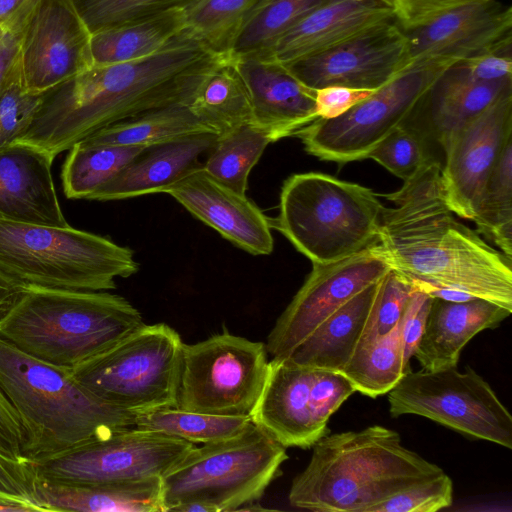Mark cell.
I'll return each mask as SVG.
<instances>
[{"label":"cell","instance_id":"obj_1","mask_svg":"<svg viewBox=\"0 0 512 512\" xmlns=\"http://www.w3.org/2000/svg\"><path fill=\"white\" fill-rule=\"evenodd\" d=\"M221 56L183 30L148 57L92 65L43 92L18 142L55 158L104 127L150 110L187 105L203 74Z\"/></svg>","mask_w":512,"mask_h":512},{"label":"cell","instance_id":"obj_2","mask_svg":"<svg viewBox=\"0 0 512 512\" xmlns=\"http://www.w3.org/2000/svg\"><path fill=\"white\" fill-rule=\"evenodd\" d=\"M375 243L409 282L460 290L512 311V259L455 219L434 158L403 186L383 195Z\"/></svg>","mask_w":512,"mask_h":512},{"label":"cell","instance_id":"obj_3","mask_svg":"<svg viewBox=\"0 0 512 512\" xmlns=\"http://www.w3.org/2000/svg\"><path fill=\"white\" fill-rule=\"evenodd\" d=\"M288 494L291 506L315 512H369L398 491L444 471L381 425L327 434L313 446Z\"/></svg>","mask_w":512,"mask_h":512},{"label":"cell","instance_id":"obj_4","mask_svg":"<svg viewBox=\"0 0 512 512\" xmlns=\"http://www.w3.org/2000/svg\"><path fill=\"white\" fill-rule=\"evenodd\" d=\"M0 390L21 422L22 454L30 462L136 427L135 413L103 401L69 370L33 358L2 339Z\"/></svg>","mask_w":512,"mask_h":512},{"label":"cell","instance_id":"obj_5","mask_svg":"<svg viewBox=\"0 0 512 512\" xmlns=\"http://www.w3.org/2000/svg\"><path fill=\"white\" fill-rule=\"evenodd\" d=\"M143 324L141 313L117 294L26 286L0 314V339L70 370Z\"/></svg>","mask_w":512,"mask_h":512},{"label":"cell","instance_id":"obj_6","mask_svg":"<svg viewBox=\"0 0 512 512\" xmlns=\"http://www.w3.org/2000/svg\"><path fill=\"white\" fill-rule=\"evenodd\" d=\"M383 207L370 188L299 173L283 183L279 213L269 222L312 264H329L377 242Z\"/></svg>","mask_w":512,"mask_h":512},{"label":"cell","instance_id":"obj_7","mask_svg":"<svg viewBox=\"0 0 512 512\" xmlns=\"http://www.w3.org/2000/svg\"><path fill=\"white\" fill-rule=\"evenodd\" d=\"M138 270L133 251L106 237L0 217V271L25 286L108 291Z\"/></svg>","mask_w":512,"mask_h":512},{"label":"cell","instance_id":"obj_8","mask_svg":"<svg viewBox=\"0 0 512 512\" xmlns=\"http://www.w3.org/2000/svg\"><path fill=\"white\" fill-rule=\"evenodd\" d=\"M287 458L286 447L253 422L230 438L194 445L161 478L164 512L188 503L238 511L262 497Z\"/></svg>","mask_w":512,"mask_h":512},{"label":"cell","instance_id":"obj_9","mask_svg":"<svg viewBox=\"0 0 512 512\" xmlns=\"http://www.w3.org/2000/svg\"><path fill=\"white\" fill-rule=\"evenodd\" d=\"M183 345L169 325L143 324L69 371L94 395L123 410L177 407Z\"/></svg>","mask_w":512,"mask_h":512},{"label":"cell","instance_id":"obj_10","mask_svg":"<svg viewBox=\"0 0 512 512\" xmlns=\"http://www.w3.org/2000/svg\"><path fill=\"white\" fill-rule=\"evenodd\" d=\"M266 346L223 330L183 345L177 407L221 416H250L264 388Z\"/></svg>","mask_w":512,"mask_h":512},{"label":"cell","instance_id":"obj_11","mask_svg":"<svg viewBox=\"0 0 512 512\" xmlns=\"http://www.w3.org/2000/svg\"><path fill=\"white\" fill-rule=\"evenodd\" d=\"M392 417L414 414L459 433L512 448V417L492 387L470 367L409 368L388 393Z\"/></svg>","mask_w":512,"mask_h":512},{"label":"cell","instance_id":"obj_12","mask_svg":"<svg viewBox=\"0 0 512 512\" xmlns=\"http://www.w3.org/2000/svg\"><path fill=\"white\" fill-rule=\"evenodd\" d=\"M442 69L409 68L339 117L316 119L295 133L304 149L324 161L348 163L370 151L415 108Z\"/></svg>","mask_w":512,"mask_h":512},{"label":"cell","instance_id":"obj_13","mask_svg":"<svg viewBox=\"0 0 512 512\" xmlns=\"http://www.w3.org/2000/svg\"><path fill=\"white\" fill-rule=\"evenodd\" d=\"M193 446L157 431L134 427L31 463L38 479L51 482H128L162 478Z\"/></svg>","mask_w":512,"mask_h":512},{"label":"cell","instance_id":"obj_14","mask_svg":"<svg viewBox=\"0 0 512 512\" xmlns=\"http://www.w3.org/2000/svg\"><path fill=\"white\" fill-rule=\"evenodd\" d=\"M392 268L376 244L329 264H313L267 337V353L285 358L324 320Z\"/></svg>","mask_w":512,"mask_h":512},{"label":"cell","instance_id":"obj_15","mask_svg":"<svg viewBox=\"0 0 512 512\" xmlns=\"http://www.w3.org/2000/svg\"><path fill=\"white\" fill-rule=\"evenodd\" d=\"M512 8L475 0L405 31L410 66L445 69L488 53L511 54ZM408 68V69H409Z\"/></svg>","mask_w":512,"mask_h":512},{"label":"cell","instance_id":"obj_16","mask_svg":"<svg viewBox=\"0 0 512 512\" xmlns=\"http://www.w3.org/2000/svg\"><path fill=\"white\" fill-rule=\"evenodd\" d=\"M90 37L72 0H39L18 37L22 84L42 93L92 66Z\"/></svg>","mask_w":512,"mask_h":512},{"label":"cell","instance_id":"obj_17","mask_svg":"<svg viewBox=\"0 0 512 512\" xmlns=\"http://www.w3.org/2000/svg\"><path fill=\"white\" fill-rule=\"evenodd\" d=\"M284 66L313 90L332 85L377 90L409 68L408 39L396 20H391Z\"/></svg>","mask_w":512,"mask_h":512},{"label":"cell","instance_id":"obj_18","mask_svg":"<svg viewBox=\"0 0 512 512\" xmlns=\"http://www.w3.org/2000/svg\"><path fill=\"white\" fill-rule=\"evenodd\" d=\"M511 139L512 92L450 136L442 147L445 164L441 166V182L454 214L473 218L484 187Z\"/></svg>","mask_w":512,"mask_h":512},{"label":"cell","instance_id":"obj_19","mask_svg":"<svg viewBox=\"0 0 512 512\" xmlns=\"http://www.w3.org/2000/svg\"><path fill=\"white\" fill-rule=\"evenodd\" d=\"M171 195L194 217L252 255H269L274 241L269 218L246 195L223 185L203 164L168 187Z\"/></svg>","mask_w":512,"mask_h":512},{"label":"cell","instance_id":"obj_20","mask_svg":"<svg viewBox=\"0 0 512 512\" xmlns=\"http://www.w3.org/2000/svg\"><path fill=\"white\" fill-rule=\"evenodd\" d=\"M232 61L249 94L252 124L264 131L272 142L294 136L318 119L315 90L302 84L284 65L260 57Z\"/></svg>","mask_w":512,"mask_h":512},{"label":"cell","instance_id":"obj_21","mask_svg":"<svg viewBox=\"0 0 512 512\" xmlns=\"http://www.w3.org/2000/svg\"><path fill=\"white\" fill-rule=\"evenodd\" d=\"M313 376V368L285 358L269 361L268 376L251 419L286 448L307 449L329 434V428L318 424L311 409Z\"/></svg>","mask_w":512,"mask_h":512},{"label":"cell","instance_id":"obj_22","mask_svg":"<svg viewBox=\"0 0 512 512\" xmlns=\"http://www.w3.org/2000/svg\"><path fill=\"white\" fill-rule=\"evenodd\" d=\"M53 160L42 148L24 142L0 148V217L69 226L53 182Z\"/></svg>","mask_w":512,"mask_h":512},{"label":"cell","instance_id":"obj_23","mask_svg":"<svg viewBox=\"0 0 512 512\" xmlns=\"http://www.w3.org/2000/svg\"><path fill=\"white\" fill-rule=\"evenodd\" d=\"M391 20L395 18L387 0H328L286 33L264 59L288 65Z\"/></svg>","mask_w":512,"mask_h":512},{"label":"cell","instance_id":"obj_24","mask_svg":"<svg viewBox=\"0 0 512 512\" xmlns=\"http://www.w3.org/2000/svg\"><path fill=\"white\" fill-rule=\"evenodd\" d=\"M217 138L215 133L203 132L149 147L89 199L119 200L164 192L203 164L200 157L211 151Z\"/></svg>","mask_w":512,"mask_h":512},{"label":"cell","instance_id":"obj_25","mask_svg":"<svg viewBox=\"0 0 512 512\" xmlns=\"http://www.w3.org/2000/svg\"><path fill=\"white\" fill-rule=\"evenodd\" d=\"M510 92L512 78L482 81L461 61L439 73L415 110H424L423 133L443 147L451 135Z\"/></svg>","mask_w":512,"mask_h":512},{"label":"cell","instance_id":"obj_26","mask_svg":"<svg viewBox=\"0 0 512 512\" xmlns=\"http://www.w3.org/2000/svg\"><path fill=\"white\" fill-rule=\"evenodd\" d=\"M512 311L474 298L451 302L432 298L425 329L414 356L422 369L457 366L462 349L479 332L497 328Z\"/></svg>","mask_w":512,"mask_h":512},{"label":"cell","instance_id":"obj_27","mask_svg":"<svg viewBox=\"0 0 512 512\" xmlns=\"http://www.w3.org/2000/svg\"><path fill=\"white\" fill-rule=\"evenodd\" d=\"M35 502L41 511L164 512L159 477L98 484L38 479Z\"/></svg>","mask_w":512,"mask_h":512},{"label":"cell","instance_id":"obj_28","mask_svg":"<svg viewBox=\"0 0 512 512\" xmlns=\"http://www.w3.org/2000/svg\"><path fill=\"white\" fill-rule=\"evenodd\" d=\"M379 282L339 307L285 359L299 366L340 372L360 344L375 307Z\"/></svg>","mask_w":512,"mask_h":512},{"label":"cell","instance_id":"obj_29","mask_svg":"<svg viewBox=\"0 0 512 512\" xmlns=\"http://www.w3.org/2000/svg\"><path fill=\"white\" fill-rule=\"evenodd\" d=\"M217 136L252 123L249 94L235 63L222 55L203 74L187 105Z\"/></svg>","mask_w":512,"mask_h":512},{"label":"cell","instance_id":"obj_30","mask_svg":"<svg viewBox=\"0 0 512 512\" xmlns=\"http://www.w3.org/2000/svg\"><path fill=\"white\" fill-rule=\"evenodd\" d=\"M184 30L183 8L96 31L90 37L93 65L148 57Z\"/></svg>","mask_w":512,"mask_h":512},{"label":"cell","instance_id":"obj_31","mask_svg":"<svg viewBox=\"0 0 512 512\" xmlns=\"http://www.w3.org/2000/svg\"><path fill=\"white\" fill-rule=\"evenodd\" d=\"M203 132L211 131L192 114L186 105L177 104L150 110L114 123L80 142L86 145L148 148Z\"/></svg>","mask_w":512,"mask_h":512},{"label":"cell","instance_id":"obj_32","mask_svg":"<svg viewBox=\"0 0 512 512\" xmlns=\"http://www.w3.org/2000/svg\"><path fill=\"white\" fill-rule=\"evenodd\" d=\"M328 0H259L240 26L227 56L266 58L278 41Z\"/></svg>","mask_w":512,"mask_h":512},{"label":"cell","instance_id":"obj_33","mask_svg":"<svg viewBox=\"0 0 512 512\" xmlns=\"http://www.w3.org/2000/svg\"><path fill=\"white\" fill-rule=\"evenodd\" d=\"M146 149L143 146L76 143L69 149L61 171L66 197L89 199Z\"/></svg>","mask_w":512,"mask_h":512},{"label":"cell","instance_id":"obj_34","mask_svg":"<svg viewBox=\"0 0 512 512\" xmlns=\"http://www.w3.org/2000/svg\"><path fill=\"white\" fill-rule=\"evenodd\" d=\"M400 325L388 334L360 346L340 371L365 396L387 394L405 373L402 363Z\"/></svg>","mask_w":512,"mask_h":512},{"label":"cell","instance_id":"obj_35","mask_svg":"<svg viewBox=\"0 0 512 512\" xmlns=\"http://www.w3.org/2000/svg\"><path fill=\"white\" fill-rule=\"evenodd\" d=\"M271 138L252 123L218 136L203 169L214 179L246 195L248 176Z\"/></svg>","mask_w":512,"mask_h":512},{"label":"cell","instance_id":"obj_36","mask_svg":"<svg viewBox=\"0 0 512 512\" xmlns=\"http://www.w3.org/2000/svg\"><path fill=\"white\" fill-rule=\"evenodd\" d=\"M252 419L250 416H221L167 407L136 413L135 426L157 431L192 444H207L237 435Z\"/></svg>","mask_w":512,"mask_h":512},{"label":"cell","instance_id":"obj_37","mask_svg":"<svg viewBox=\"0 0 512 512\" xmlns=\"http://www.w3.org/2000/svg\"><path fill=\"white\" fill-rule=\"evenodd\" d=\"M471 220L479 235L512 259V139L506 143Z\"/></svg>","mask_w":512,"mask_h":512},{"label":"cell","instance_id":"obj_38","mask_svg":"<svg viewBox=\"0 0 512 512\" xmlns=\"http://www.w3.org/2000/svg\"><path fill=\"white\" fill-rule=\"evenodd\" d=\"M259 0H193L183 8L184 30L211 52L227 55L243 21Z\"/></svg>","mask_w":512,"mask_h":512},{"label":"cell","instance_id":"obj_39","mask_svg":"<svg viewBox=\"0 0 512 512\" xmlns=\"http://www.w3.org/2000/svg\"><path fill=\"white\" fill-rule=\"evenodd\" d=\"M395 176L406 181L412 178L431 159L426 135L420 128L406 123L397 126L368 154Z\"/></svg>","mask_w":512,"mask_h":512},{"label":"cell","instance_id":"obj_40","mask_svg":"<svg viewBox=\"0 0 512 512\" xmlns=\"http://www.w3.org/2000/svg\"><path fill=\"white\" fill-rule=\"evenodd\" d=\"M193 0H72L90 33L165 11L184 8Z\"/></svg>","mask_w":512,"mask_h":512},{"label":"cell","instance_id":"obj_41","mask_svg":"<svg viewBox=\"0 0 512 512\" xmlns=\"http://www.w3.org/2000/svg\"><path fill=\"white\" fill-rule=\"evenodd\" d=\"M413 291L411 283L397 271L391 269L383 276L373 313L358 348L388 334L399 324Z\"/></svg>","mask_w":512,"mask_h":512},{"label":"cell","instance_id":"obj_42","mask_svg":"<svg viewBox=\"0 0 512 512\" xmlns=\"http://www.w3.org/2000/svg\"><path fill=\"white\" fill-rule=\"evenodd\" d=\"M452 502L453 482L443 472L398 491L369 512H435L450 507Z\"/></svg>","mask_w":512,"mask_h":512},{"label":"cell","instance_id":"obj_43","mask_svg":"<svg viewBox=\"0 0 512 512\" xmlns=\"http://www.w3.org/2000/svg\"><path fill=\"white\" fill-rule=\"evenodd\" d=\"M42 93L28 90L21 78L0 95V148L18 142L29 129Z\"/></svg>","mask_w":512,"mask_h":512},{"label":"cell","instance_id":"obj_44","mask_svg":"<svg viewBox=\"0 0 512 512\" xmlns=\"http://www.w3.org/2000/svg\"><path fill=\"white\" fill-rule=\"evenodd\" d=\"M355 388L339 371L314 369L310 387V404L318 424L328 428L332 414L353 394Z\"/></svg>","mask_w":512,"mask_h":512},{"label":"cell","instance_id":"obj_45","mask_svg":"<svg viewBox=\"0 0 512 512\" xmlns=\"http://www.w3.org/2000/svg\"><path fill=\"white\" fill-rule=\"evenodd\" d=\"M37 480L30 461L0 455V500L18 505L24 512L41 511L35 502Z\"/></svg>","mask_w":512,"mask_h":512},{"label":"cell","instance_id":"obj_46","mask_svg":"<svg viewBox=\"0 0 512 512\" xmlns=\"http://www.w3.org/2000/svg\"><path fill=\"white\" fill-rule=\"evenodd\" d=\"M432 298L419 290L413 291L400 325L402 363L405 372L423 335Z\"/></svg>","mask_w":512,"mask_h":512},{"label":"cell","instance_id":"obj_47","mask_svg":"<svg viewBox=\"0 0 512 512\" xmlns=\"http://www.w3.org/2000/svg\"><path fill=\"white\" fill-rule=\"evenodd\" d=\"M404 31L428 24L442 14L475 0H387Z\"/></svg>","mask_w":512,"mask_h":512},{"label":"cell","instance_id":"obj_48","mask_svg":"<svg viewBox=\"0 0 512 512\" xmlns=\"http://www.w3.org/2000/svg\"><path fill=\"white\" fill-rule=\"evenodd\" d=\"M376 90L332 85L315 90L316 115L320 119L341 116Z\"/></svg>","mask_w":512,"mask_h":512},{"label":"cell","instance_id":"obj_49","mask_svg":"<svg viewBox=\"0 0 512 512\" xmlns=\"http://www.w3.org/2000/svg\"><path fill=\"white\" fill-rule=\"evenodd\" d=\"M23 430L17 413L0 390V455L26 460L22 454Z\"/></svg>","mask_w":512,"mask_h":512},{"label":"cell","instance_id":"obj_50","mask_svg":"<svg viewBox=\"0 0 512 512\" xmlns=\"http://www.w3.org/2000/svg\"><path fill=\"white\" fill-rule=\"evenodd\" d=\"M470 73L482 81L512 78L511 54L488 53L463 61Z\"/></svg>","mask_w":512,"mask_h":512},{"label":"cell","instance_id":"obj_51","mask_svg":"<svg viewBox=\"0 0 512 512\" xmlns=\"http://www.w3.org/2000/svg\"><path fill=\"white\" fill-rule=\"evenodd\" d=\"M21 78L19 38L0 28V95Z\"/></svg>","mask_w":512,"mask_h":512},{"label":"cell","instance_id":"obj_52","mask_svg":"<svg viewBox=\"0 0 512 512\" xmlns=\"http://www.w3.org/2000/svg\"><path fill=\"white\" fill-rule=\"evenodd\" d=\"M39 0H0V28L19 37Z\"/></svg>","mask_w":512,"mask_h":512},{"label":"cell","instance_id":"obj_53","mask_svg":"<svg viewBox=\"0 0 512 512\" xmlns=\"http://www.w3.org/2000/svg\"><path fill=\"white\" fill-rule=\"evenodd\" d=\"M26 288L0 271V314L4 312Z\"/></svg>","mask_w":512,"mask_h":512}]
</instances>
